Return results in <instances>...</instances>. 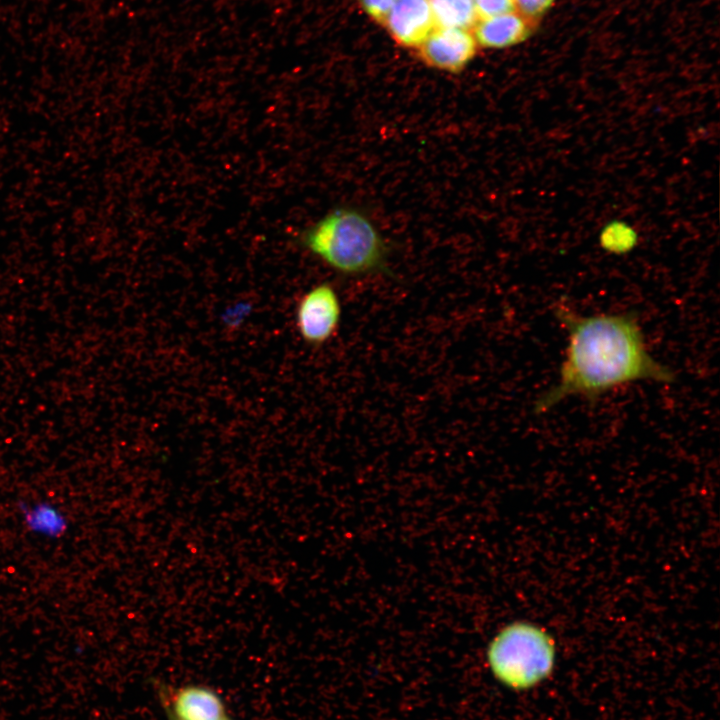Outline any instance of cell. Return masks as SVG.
<instances>
[{"instance_id":"obj_1","label":"cell","mask_w":720,"mask_h":720,"mask_svg":"<svg viewBox=\"0 0 720 720\" xmlns=\"http://www.w3.org/2000/svg\"><path fill=\"white\" fill-rule=\"evenodd\" d=\"M554 313L567 331L568 345L558 381L539 396L536 413L547 412L567 397L596 399L631 382L674 381L673 371L648 351L634 314L583 316L562 304Z\"/></svg>"},{"instance_id":"obj_2","label":"cell","mask_w":720,"mask_h":720,"mask_svg":"<svg viewBox=\"0 0 720 720\" xmlns=\"http://www.w3.org/2000/svg\"><path fill=\"white\" fill-rule=\"evenodd\" d=\"M300 240L341 275L360 277L387 271V243L374 223L357 209H334L309 227Z\"/></svg>"},{"instance_id":"obj_3","label":"cell","mask_w":720,"mask_h":720,"mask_svg":"<svg viewBox=\"0 0 720 720\" xmlns=\"http://www.w3.org/2000/svg\"><path fill=\"white\" fill-rule=\"evenodd\" d=\"M556 646L541 626L528 621H513L491 639L486 651L493 677L512 690H527L538 685L552 672Z\"/></svg>"},{"instance_id":"obj_4","label":"cell","mask_w":720,"mask_h":720,"mask_svg":"<svg viewBox=\"0 0 720 720\" xmlns=\"http://www.w3.org/2000/svg\"><path fill=\"white\" fill-rule=\"evenodd\" d=\"M342 303L335 287L322 282L309 289L296 308V327L301 338L311 346L330 341L339 329Z\"/></svg>"},{"instance_id":"obj_5","label":"cell","mask_w":720,"mask_h":720,"mask_svg":"<svg viewBox=\"0 0 720 720\" xmlns=\"http://www.w3.org/2000/svg\"><path fill=\"white\" fill-rule=\"evenodd\" d=\"M476 41L464 29L436 27L420 45V56L431 67L461 71L474 57Z\"/></svg>"},{"instance_id":"obj_6","label":"cell","mask_w":720,"mask_h":720,"mask_svg":"<svg viewBox=\"0 0 720 720\" xmlns=\"http://www.w3.org/2000/svg\"><path fill=\"white\" fill-rule=\"evenodd\" d=\"M385 22L405 46H420L436 27L429 0H395Z\"/></svg>"},{"instance_id":"obj_7","label":"cell","mask_w":720,"mask_h":720,"mask_svg":"<svg viewBox=\"0 0 720 720\" xmlns=\"http://www.w3.org/2000/svg\"><path fill=\"white\" fill-rule=\"evenodd\" d=\"M164 704L168 717L175 720H224L228 717L220 695L202 685L180 687L166 698Z\"/></svg>"},{"instance_id":"obj_8","label":"cell","mask_w":720,"mask_h":720,"mask_svg":"<svg viewBox=\"0 0 720 720\" xmlns=\"http://www.w3.org/2000/svg\"><path fill=\"white\" fill-rule=\"evenodd\" d=\"M531 31L527 18L510 12L480 20L475 25L474 39L486 48H506L526 40Z\"/></svg>"},{"instance_id":"obj_9","label":"cell","mask_w":720,"mask_h":720,"mask_svg":"<svg viewBox=\"0 0 720 720\" xmlns=\"http://www.w3.org/2000/svg\"><path fill=\"white\" fill-rule=\"evenodd\" d=\"M19 511L25 528L35 535L58 539L68 530L69 523L65 514L51 502H21Z\"/></svg>"},{"instance_id":"obj_10","label":"cell","mask_w":720,"mask_h":720,"mask_svg":"<svg viewBox=\"0 0 720 720\" xmlns=\"http://www.w3.org/2000/svg\"><path fill=\"white\" fill-rule=\"evenodd\" d=\"M435 26L468 29L477 21L474 0H429Z\"/></svg>"},{"instance_id":"obj_11","label":"cell","mask_w":720,"mask_h":720,"mask_svg":"<svg viewBox=\"0 0 720 720\" xmlns=\"http://www.w3.org/2000/svg\"><path fill=\"white\" fill-rule=\"evenodd\" d=\"M637 243V233L632 226L623 221L607 224L600 235L601 246L612 253H626Z\"/></svg>"},{"instance_id":"obj_12","label":"cell","mask_w":720,"mask_h":720,"mask_svg":"<svg viewBox=\"0 0 720 720\" xmlns=\"http://www.w3.org/2000/svg\"><path fill=\"white\" fill-rule=\"evenodd\" d=\"M474 6L480 20L515 12L516 9L513 0H474Z\"/></svg>"},{"instance_id":"obj_13","label":"cell","mask_w":720,"mask_h":720,"mask_svg":"<svg viewBox=\"0 0 720 720\" xmlns=\"http://www.w3.org/2000/svg\"><path fill=\"white\" fill-rule=\"evenodd\" d=\"M520 14L528 20H536L543 16L556 0H513Z\"/></svg>"},{"instance_id":"obj_14","label":"cell","mask_w":720,"mask_h":720,"mask_svg":"<svg viewBox=\"0 0 720 720\" xmlns=\"http://www.w3.org/2000/svg\"><path fill=\"white\" fill-rule=\"evenodd\" d=\"M364 10L374 19L385 21L395 0H360Z\"/></svg>"},{"instance_id":"obj_15","label":"cell","mask_w":720,"mask_h":720,"mask_svg":"<svg viewBox=\"0 0 720 720\" xmlns=\"http://www.w3.org/2000/svg\"><path fill=\"white\" fill-rule=\"evenodd\" d=\"M168 718H169V720H175V719H173V718H171V717H168ZM224 720H231V719H230L229 717H226Z\"/></svg>"}]
</instances>
